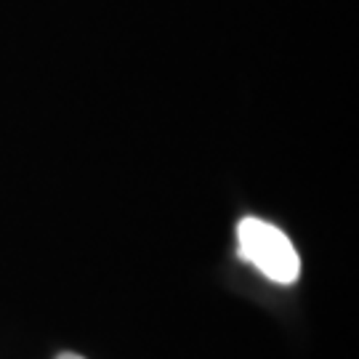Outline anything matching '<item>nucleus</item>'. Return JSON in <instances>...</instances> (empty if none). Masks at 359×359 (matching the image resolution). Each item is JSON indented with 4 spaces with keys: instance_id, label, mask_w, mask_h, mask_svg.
I'll return each mask as SVG.
<instances>
[{
    "instance_id": "nucleus-1",
    "label": "nucleus",
    "mask_w": 359,
    "mask_h": 359,
    "mask_svg": "<svg viewBox=\"0 0 359 359\" xmlns=\"http://www.w3.org/2000/svg\"><path fill=\"white\" fill-rule=\"evenodd\" d=\"M237 253L277 285H293L301 277V258L290 237L264 218L248 216L237 224Z\"/></svg>"
},
{
    "instance_id": "nucleus-2",
    "label": "nucleus",
    "mask_w": 359,
    "mask_h": 359,
    "mask_svg": "<svg viewBox=\"0 0 359 359\" xmlns=\"http://www.w3.org/2000/svg\"><path fill=\"white\" fill-rule=\"evenodd\" d=\"M56 359H86V357H80V354H75V351H62Z\"/></svg>"
}]
</instances>
